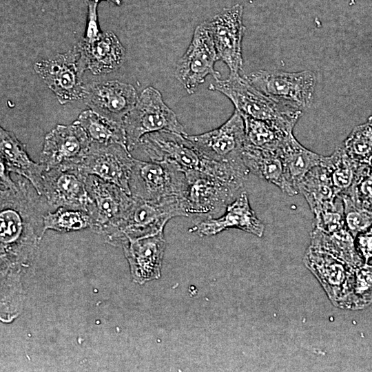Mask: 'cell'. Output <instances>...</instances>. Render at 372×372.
Returning a JSON list of instances; mask_svg holds the SVG:
<instances>
[{"label":"cell","instance_id":"f546056e","mask_svg":"<svg viewBox=\"0 0 372 372\" xmlns=\"http://www.w3.org/2000/svg\"><path fill=\"white\" fill-rule=\"evenodd\" d=\"M43 224L44 231L47 229H52L67 232L92 227V219L85 211L59 207L56 211L44 215Z\"/></svg>","mask_w":372,"mask_h":372},{"label":"cell","instance_id":"5bb4252c","mask_svg":"<svg viewBox=\"0 0 372 372\" xmlns=\"http://www.w3.org/2000/svg\"><path fill=\"white\" fill-rule=\"evenodd\" d=\"M243 8L240 4L223 10L208 21L218 59L229 68V75L239 74L242 68V39Z\"/></svg>","mask_w":372,"mask_h":372},{"label":"cell","instance_id":"9a60e30c","mask_svg":"<svg viewBox=\"0 0 372 372\" xmlns=\"http://www.w3.org/2000/svg\"><path fill=\"white\" fill-rule=\"evenodd\" d=\"M302 261L317 278L331 303L338 307L351 291L355 268L310 246Z\"/></svg>","mask_w":372,"mask_h":372},{"label":"cell","instance_id":"d6a6232c","mask_svg":"<svg viewBox=\"0 0 372 372\" xmlns=\"http://www.w3.org/2000/svg\"><path fill=\"white\" fill-rule=\"evenodd\" d=\"M342 194L349 196L355 203L372 211V161L362 166L351 187Z\"/></svg>","mask_w":372,"mask_h":372},{"label":"cell","instance_id":"7c38bea8","mask_svg":"<svg viewBox=\"0 0 372 372\" xmlns=\"http://www.w3.org/2000/svg\"><path fill=\"white\" fill-rule=\"evenodd\" d=\"M186 137L206 157L223 163L243 161L241 152L245 143V121L235 110L231 117L219 127Z\"/></svg>","mask_w":372,"mask_h":372},{"label":"cell","instance_id":"8fae6325","mask_svg":"<svg viewBox=\"0 0 372 372\" xmlns=\"http://www.w3.org/2000/svg\"><path fill=\"white\" fill-rule=\"evenodd\" d=\"M85 186L90 198L88 213L92 227L110 233L129 209L133 196L95 175L86 176Z\"/></svg>","mask_w":372,"mask_h":372},{"label":"cell","instance_id":"3957f363","mask_svg":"<svg viewBox=\"0 0 372 372\" xmlns=\"http://www.w3.org/2000/svg\"><path fill=\"white\" fill-rule=\"evenodd\" d=\"M186 173L167 161H143L134 158L129 187L130 194L152 203L182 200Z\"/></svg>","mask_w":372,"mask_h":372},{"label":"cell","instance_id":"603a6c76","mask_svg":"<svg viewBox=\"0 0 372 372\" xmlns=\"http://www.w3.org/2000/svg\"><path fill=\"white\" fill-rule=\"evenodd\" d=\"M297 188L313 214L337 207L342 202L332 183L329 172L320 163L313 167L298 183Z\"/></svg>","mask_w":372,"mask_h":372},{"label":"cell","instance_id":"d6986e66","mask_svg":"<svg viewBox=\"0 0 372 372\" xmlns=\"http://www.w3.org/2000/svg\"><path fill=\"white\" fill-rule=\"evenodd\" d=\"M123 246L135 282L143 284L161 277L166 247L163 231L130 240Z\"/></svg>","mask_w":372,"mask_h":372},{"label":"cell","instance_id":"7402d4cb","mask_svg":"<svg viewBox=\"0 0 372 372\" xmlns=\"http://www.w3.org/2000/svg\"><path fill=\"white\" fill-rule=\"evenodd\" d=\"M0 156L10 172L28 179L39 195H42L45 167L29 157L25 147L11 132L0 128Z\"/></svg>","mask_w":372,"mask_h":372},{"label":"cell","instance_id":"ac0fdd59","mask_svg":"<svg viewBox=\"0 0 372 372\" xmlns=\"http://www.w3.org/2000/svg\"><path fill=\"white\" fill-rule=\"evenodd\" d=\"M231 228H236L262 237L265 225L250 206L246 192L240 193L218 218H208L196 223L189 231L200 236H211Z\"/></svg>","mask_w":372,"mask_h":372},{"label":"cell","instance_id":"cb8c5ba5","mask_svg":"<svg viewBox=\"0 0 372 372\" xmlns=\"http://www.w3.org/2000/svg\"><path fill=\"white\" fill-rule=\"evenodd\" d=\"M278 151L282 160L287 178L297 190L300 180L313 167L318 165L322 158V155L302 145L293 134L286 138Z\"/></svg>","mask_w":372,"mask_h":372},{"label":"cell","instance_id":"277c9868","mask_svg":"<svg viewBox=\"0 0 372 372\" xmlns=\"http://www.w3.org/2000/svg\"><path fill=\"white\" fill-rule=\"evenodd\" d=\"M126 145L132 151L145 134L169 131L186 134L176 114L164 103L161 94L152 87L145 88L123 120Z\"/></svg>","mask_w":372,"mask_h":372},{"label":"cell","instance_id":"ba28073f","mask_svg":"<svg viewBox=\"0 0 372 372\" xmlns=\"http://www.w3.org/2000/svg\"><path fill=\"white\" fill-rule=\"evenodd\" d=\"M218 59L209 22L204 21L196 28L189 48L178 61L175 77L192 94L208 75L220 79V72L214 70Z\"/></svg>","mask_w":372,"mask_h":372},{"label":"cell","instance_id":"4fadbf2b","mask_svg":"<svg viewBox=\"0 0 372 372\" xmlns=\"http://www.w3.org/2000/svg\"><path fill=\"white\" fill-rule=\"evenodd\" d=\"M134 158L125 145L90 143L79 169L116 185L130 194L129 180Z\"/></svg>","mask_w":372,"mask_h":372},{"label":"cell","instance_id":"d4e9b609","mask_svg":"<svg viewBox=\"0 0 372 372\" xmlns=\"http://www.w3.org/2000/svg\"><path fill=\"white\" fill-rule=\"evenodd\" d=\"M310 247L328 253L354 268L364 263L356 249L354 237L347 227L332 234H327L313 227L311 233Z\"/></svg>","mask_w":372,"mask_h":372},{"label":"cell","instance_id":"2e32d148","mask_svg":"<svg viewBox=\"0 0 372 372\" xmlns=\"http://www.w3.org/2000/svg\"><path fill=\"white\" fill-rule=\"evenodd\" d=\"M87 176L79 168L46 170L41 196L53 209L65 207L88 212L90 198L85 186Z\"/></svg>","mask_w":372,"mask_h":372},{"label":"cell","instance_id":"30bf717a","mask_svg":"<svg viewBox=\"0 0 372 372\" xmlns=\"http://www.w3.org/2000/svg\"><path fill=\"white\" fill-rule=\"evenodd\" d=\"M90 145L86 132L76 121L68 125H58L45 137L40 163L46 170L79 168Z\"/></svg>","mask_w":372,"mask_h":372},{"label":"cell","instance_id":"e0dca14e","mask_svg":"<svg viewBox=\"0 0 372 372\" xmlns=\"http://www.w3.org/2000/svg\"><path fill=\"white\" fill-rule=\"evenodd\" d=\"M83 100L92 111L123 124L125 117L135 106L138 97L132 85L107 81L86 85Z\"/></svg>","mask_w":372,"mask_h":372},{"label":"cell","instance_id":"7a4b0ae2","mask_svg":"<svg viewBox=\"0 0 372 372\" xmlns=\"http://www.w3.org/2000/svg\"><path fill=\"white\" fill-rule=\"evenodd\" d=\"M209 90L226 96L242 116L273 122L293 132L302 110L265 95L239 74L216 79Z\"/></svg>","mask_w":372,"mask_h":372},{"label":"cell","instance_id":"9c48e42d","mask_svg":"<svg viewBox=\"0 0 372 372\" xmlns=\"http://www.w3.org/2000/svg\"><path fill=\"white\" fill-rule=\"evenodd\" d=\"M34 70L61 105L83 99L86 85L83 83L82 76L85 70L77 46L52 59L35 63Z\"/></svg>","mask_w":372,"mask_h":372},{"label":"cell","instance_id":"f1b7e54d","mask_svg":"<svg viewBox=\"0 0 372 372\" xmlns=\"http://www.w3.org/2000/svg\"><path fill=\"white\" fill-rule=\"evenodd\" d=\"M372 304V265L364 263L355 268L350 293L340 304L343 309H361Z\"/></svg>","mask_w":372,"mask_h":372},{"label":"cell","instance_id":"1f68e13d","mask_svg":"<svg viewBox=\"0 0 372 372\" xmlns=\"http://www.w3.org/2000/svg\"><path fill=\"white\" fill-rule=\"evenodd\" d=\"M340 196L345 225L353 237L372 226V211L355 203L347 194H342Z\"/></svg>","mask_w":372,"mask_h":372},{"label":"cell","instance_id":"e575fe53","mask_svg":"<svg viewBox=\"0 0 372 372\" xmlns=\"http://www.w3.org/2000/svg\"><path fill=\"white\" fill-rule=\"evenodd\" d=\"M356 249L364 263H368L372 258V226L360 232L354 237Z\"/></svg>","mask_w":372,"mask_h":372},{"label":"cell","instance_id":"44dd1931","mask_svg":"<svg viewBox=\"0 0 372 372\" xmlns=\"http://www.w3.org/2000/svg\"><path fill=\"white\" fill-rule=\"evenodd\" d=\"M242 159L250 173L277 186L289 196L298 194L288 180L278 150L257 147L245 143Z\"/></svg>","mask_w":372,"mask_h":372},{"label":"cell","instance_id":"83f0119b","mask_svg":"<svg viewBox=\"0 0 372 372\" xmlns=\"http://www.w3.org/2000/svg\"><path fill=\"white\" fill-rule=\"evenodd\" d=\"M245 121V143L263 149L278 150L293 132L268 121L242 116Z\"/></svg>","mask_w":372,"mask_h":372},{"label":"cell","instance_id":"4dcf8cb0","mask_svg":"<svg viewBox=\"0 0 372 372\" xmlns=\"http://www.w3.org/2000/svg\"><path fill=\"white\" fill-rule=\"evenodd\" d=\"M347 154L363 164L372 161V116L363 124L353 128L341 144Z\"/></svg>","mask_w":372,"mask_h":372},{"label":"cell","instance_id":"6da1fadb","mask_svg":"<svg viewBox=\"0 0 372 372\" xmlns=\"http://www.w3.org/2000/svg\"><path fill=\"white\" fill-rule=\"evenodd\" d=\"M186 134L169 131L152 132L143 136L138 146L143 147L152 161H170L185 172H200L243 187L250 173L243 161L231 163L209 159Z\"/></svg>","mask_w":372,"mask_h":372},{"label":"cell","instance_id":"ffe728a7","mask_svg":"<svg viewBox=\"0 0 372 372\" xmlns=\"http://www.w3.org/2000/svg\"><path fill=\"white\" fill-rule=\"evenodd\" d=\"M76 46L84 70H89L96 75L116 70L125 56V48L112 32L102 33L92 41L82 39Z\"/></svg>","mask_w":372,"mask_h":372},{"label":"cell","instance_id":"8d00e7d4","mask_svg":"<svg viewBox=\"0 0 372 372\" xmlns=\"http://www.w3.org/2000/svg\"><path fill=\"white\" fill-rule=\"evenodd\" d=\"M100 1H101V0H88V1H91V2H94V3H99V2ZM105 1L112 2V3H114V4H116V6H121V0H105Z\"/></svg>","mask_w":372,"mask_h":372},{"label":"cell","instance_id":"52a82bcc","mask_svg":"<svg viewBox=\"0 0 372 372\" xmlns=\"http://www.w3.org/2000/svg\"><path fill=\"white\" fill-rule=\"evenodd\" d=\"M245 79L265 95L302 110L313 101L316 76L310 70L298 72L258 70Z\"/></svg>","mask_w":372,"mask_h":372},{"label":"cell","instance_id":"4316f807","mask_svg":"<svg viewBox=\"0 0 372 372\" xmlns=\"http://www.w3.org/2000/svg\"><path fill=\"white\" fill-rule=\"evenodd\" d=\"M320 163L328 169L333 187L338 195L351 187L363 165L351 158L342 145L330 156H322Z\"/></svg>","mask_w":372,"mask_h":372},{"label":"cell","instance_id":"836d02e7","mask_svg":"<svg viewBox=\"0 0 372 372\" xmlns=\"http://www.w3.org/2000/svg\"><path fill=\"white\" fill-rule=\"evenodd\" d=\"M314 228L332 234L346 228L342 202L335 208L323 210L314 214Z\"/></svg>","mask_w":372,"mask_h":372},{"label":"cell","instance_id":"484cf974","mask_svg":"<svg viewBox=\"0 0 372 372\" xmlns=\"http://www.w3.org/2000/svg\"><path fill=\"white\" fill-rule=\"evenodd\" d=\"M76 121L86 132L90 143L102 145L119 143L126 145L123 123L109 120L92 110L82 112Z\"/></svg>","mask_w":372,"mask_h":372},{"label":"cell","instance_id":"8992f818","mask_svg":"<svg viewBox=\"0 0 372 372\" xmlns=\"http://www.w3.org/2000/svg\"><path fill=\"white\" fill-rule=\"evenodd\" d=\"M182 204L187 216L214 218L225 211L242 188L200 172H187Z\"/></svg>","mask_w":372,"mask_h":372},{"label":"cell","instance_id":"5b68a950","mask_svg":"<svg viewBox=\"0 0 372 372\" xmlns=\"http://www.w3.org/2000/svg\"><path fill=\"white\" fill-rule=\"evenodd\" d=\"M176 216H187L181 200L152 203L133 196L131 205L110 233V238L124 245L130 240L163 231L166 223Z\"/></svg>","mask_w":372,"mask_h":372},{"label":"cell","instance_id":"d590c367","mask_svg":"<svg viewBox=\"0 0 372 372\" xmlns=\"http://www.w3.org/2000/svg\"><path fill=\"white\" fill-rule=\"evenodd\" d=\"M96 3L87 1L88 14L85 33L83 40L92 41L99 37L102 32L99 30L97 17Z\"/></svg>","mask_w":372,"mask_h":372}]
</instances>
